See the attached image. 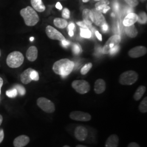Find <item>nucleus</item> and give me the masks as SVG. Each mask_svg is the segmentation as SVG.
Listing matches in <instances>:
<instances>
[{"mask_svg": "<svg viewBox=\"0 0 147 147\" xmlns=\"http://www.w3.org/2000/svg\"><path fill=\"white\" fill-rule=\"evenodd\" d=\"M112 16H114V14H112Z\"/></svg>", "mask_w": 147, "mask_h": 147, "instance_id": "54", "label": "nucleus"}, {"mask_svg": "<svg viewBox=\"0 0 147 147\" xmlns=\"http://www.w3.org/2000/svg\"><path fill=\"white\" fill-rule=\"evenodd\" d=\"M146 90V87L144 86H140L137 89L135 94L134 95V98L136 101L140 100L142 96L144 95Z\"/></svg>", "mask_w": 147, "mask_h": 147, "instance_id": "23", "label": "nucleus"}, {"mask_svg": "<svg viewBox=\"0 0 147 147\" xmlns=\"http://www.w3.org/2000/svg\"><path fill=\"white\" fill-rule=\"evenodd\" d=\"M30 142V138L26 135H21L16 137L13 142L15 147H24Z\"/></svg>", "mask_w": 147, "mask_h": 147, "instance_id": "14", "label": "nucleus"}, {"mask_svg": "<svg viewBox=\"0 0 147 147\" xmlns=\"http://www.w3.org/2000/svg\"><path fill=\"white\" fill-rule=\"evenodd\" d=\"M126 3L131 7H135L138 5V0H124Z\"/></svg>", "mask_w": 147, "mask_h": 147, "instance_id": "33", "label": "nucleus"}, {"mask_svg": "<svg viewBox=\"0 0 147 147\" xmlns=\"http://www.w3.org/2000/svg\"><path fill=\"white\" fill-rule=\"evenodd\" d=\"M6 95L7 96H8L9 98H14L16 97L18 95V92L16 89L14 88L13 89H10V90H8L6 92Z\"/></svg>", "mask_w": 147, "mask_h": 147, "instance_id": "30", "label": "nucleus"}, {"mask_svg": "<svg viewBox=\"0 0 147 147\" xmlns=\"http://www.w3.org/2000/svg\"><path fill=\"white\" fill-rule=\"evenodd\" d=\"M34 38L33 37H31L30 38V40L31 42H33L34 40Z\"/></svg>", "mask_w": 147, "mask_h": 147, "instance_id": "50", "label": "nucleus"}, {"mask_svg": "<svg viewBox=\"0 0 147 147\" xmlns=\"http://www.w3.org/2000/svg\"><path fill=\"white\" fill-rule=\"evenodd\" d=\"M27 59L30 62H34L38 57V49L35 46H31L28 49L26 53Z\"/></svg>", "mask_w": 147, "mask_h": 147, "instance_id": "15", "label": "nucleus"}, {"mask_svg": "<svg viewBox=\"0 0 147 147\" xmlns=\"http://www.w3.org/2000/svg\"><path fill=\"white\" fill-rule=\"evenodd\" d=\"M45 32L47 37L53 40H57L60 42L65 40V38L63 36V34L58 31L56 28L51 26H47L46 27Z\"/></svg>", "mask_w": 147, "mask_h": 147, "instance_id": "8", "label": "nucleus"}, {"mask_svg": "<svg viewBox=\"0 0 147 147\" xmlns=\"http://www.w3.org/2000/svg\"><path fill=\"white\" fill-rule=\"evenodd\" d=\"M37 105L47 113H53L55 111V106L51 100L41 97L38 99Z\"/></svg>", "mask_w": 147, "mask_h": 147, "instance_id": "6", "label": "nucleus"}, {"mask_svg": "<svg viewBox=\"0 0 147 147\" xmlns=\"http://www.w3.org/2000/svg\"><path fill=\"white\" fill-rule=\"evenodd\" d=\"M137 21L141 24H147V14L145 12H141L138 16V20Z\"/></svg>", "mask_w": 147, "mask_h": 147, "instance_id": "27", "label": "nucleus"}, {"mask_svg": "<svg viewBox=\"0 0 147 147\" xmlns=\"http://www.w3.org/2000/svg\"><path fill=\"white\" fill-rule=\"evenodd\" d=\"M63 147H69V146H63Z\"/></svg>", "mask_w": 147, "mask_h": 147, "instance_id": "52", "label": "nucleus"}, {"mask_svg": "<svg viewBox=\"0 0 147 147\" xmlns=\"http://www.w3.org/2000/svg\"><path fill=\"white\" fill-rule=\"evenodd\" d=\"M76 147H86V146H84V145H81V144H79V145H78V146H76Z\"/></svg>", "mask_w": 147, "mask_h": 147, "instance_id": "49", "label": "nucleus"}, {"mask_svg": "<svg viewBox=\"0 0 147 147\" xmlns=\"http://www.w3.org/2000/svg\"><path fill=\"white\" fill-rule=\"evenodd\" d=\"M0 56H1V50H0Z\"/></svg>", "mask_w": 147, "mask_h": 147, "instance_id": "55", "label": "nucleus"}, {"mask_svg": "<svg viewBox=\"0 0 147 147\" xmlns=\"http://www.w3.org/2000/svg\"><path fill=\"white\" fill-rule=\"evenodd\" d=\"M61 42H62V45H63L64 47L68 46L69 45V44H70L69 42L67 41V40H63V41Z\"/></svg>", "mask_w": 147, "mask_h": 147, "instance_id": "45", "label": "nucleus"}, {"mask_svg": "<svg viewBox=\"0 0 147 147\" xmlns=\"http://www.w3.org/2000/svg\"><path fill=\"white\" fill-rule=\"evenodd\" d=\"M20 15L28 26H35L39 21V18L36 11L30 6L22 9L20 11Z\"/></svg>", "mask_w": 147, "mask_h": 147, "instance_id": "2", "label": "nucleus"}, {"mask_svg": "<svg viewBox=\"0 0 147 147\" xmlns=\"http://www.w3.org/2000/svg\"><path fill=\"white\" fill-rule=\"evenodd\" d=\"M71 86L78 93L81 94L88 93L90 89L89 83L84 80L74 81L71 84Z\"/></svg>", "mask_w": 147, "mask_h": 147, "instance_id": "5", "label": "nucleus"}, {"mask_svg": "<svg viewBox=\"0 0 147 147\" xmlns=\"http://www.w3.org/2000/svg\"><path fill=\"white\" fill-rule=\"evenodd\" d=\"M24 57L22 53L15 51L10 53L6 59V63L11 68H16L20 67L24 63Z\"/></svg>", "mask_w": 147, "mask_h": 147, "instance_id": "3", "label": "nucleus"}, {"mask_svg": "<svg viewBox=\"0 0 147 147\" xmlns=\"http://www.w3.org/2000/svg\"><path fill=\"white\" fill-rule=\"evenodd\" d=\"M110 4V2L109 0H101L95 4V9L97 11H99L101 13L102 12L103 10L105 9V7Z\"/></svg>", "mask_w": 147, "mask_h": 147, "instance_id": "24", "label": "nucleus"}, {"mask_svg": "<svg viewBox=\"0 0 147 147\" xmlns=\"http://www.w3.org/2000/svg\"><path fill=\"white\" fill-rule=\"evenodd\" d=\"M70 118L76 121H89L92 117L88 113L80 111H74L70 112L69 115Z\"/></svg>", "mask_w": 147, "mask_h": 147, "instance_id": "9", "label": "nucleus"}, {"mask_svg": "<svg viewBox=\"0 0 147 147\" xmlns=\"http://www.w3.org/2000/svg\"><path fill=\"white\" fill-rule=\"evenodd\" d=\"M56 8L59 10H62L63 8V6L60 3V2H57V3L56 5Z\"/></svg>", "mask_w": 147, "mask_h": 147, "instance_id": "41", "label": "nucleus"}, {"mask_svg": "<svg viewBox=\"0 0 147 147\" xmlns=\"http://www.w3.org/2000/svg\"><path fill=\"white\" fill-rule=\"evenodd\" d=\"M74 135L75 138L79 141H84L87 138L88 131L85 126L80 125L75 129Z\"/></svg>", "mask_w": 147, "mask_h": 147, "instance_id": "11", "label": "nucleus"}, {"mask_svg": "<svg viewBox=\"0 0 147 147\" xmlns=\"http://www.w3.org/2000/svg\"><path fill=\"white\" fill-rule=\"evenodd\" d=\"M73 51L76 55H79L81 51V49L80 45L78 44H75L73 46Z\"/></svg>", "mask_w": 147, "mask_h": 147, "instance_id": "35", "label": "nucleus"}, {"mask_svg": "<svg viewBox=\"0 0 147 147\" xmlns=\"http://www.w3.org/2000/svg\"><path fill=\"white\" fill-rule=\"evenodd\" d=\"M2 121H3V118H2V116H1L0 115V125H1L2 123Z\"/></svg>", "mask_w": 147, "mask_h": 147, "instance_id": "48", "label": "nucleus"}, {"mask_svg": "<svg viewBox=\"0 0 147 147\" xmlns=\"http://www.w3.org/2000/svg\"><path fill=\"white\" fill-rule=\"evenodd\" d=\"M119 45H117L116 46H115L114 47L111 48V49L110 52V54L111 55H114L116 53H117L119 51Z\"/></svg>", "mask_w": 147, "mask_h": 147, "instance_id": "36", "label": "nucleus"}, {"mask_svg": "<svg viewBox=\"0 0 147 147\" xmlns=\"http://www.w3.org/2000/svg\"><path fill=\"white\" fill-rule=\"evenodd\" d=\"M93 65L92 63H88L86 64L81 69V74L82 75H86L88 73L90 69L92 68Z\"/></svg>", "mask_w": 147, "mask_h": 147, "instance_id": "28", "label": "nucleus"}, {"mask_svg": "<svg viewBox=\"0 0 147 147\" xmlns=\"http://www.w3.org/2000/svg\"><path fill=\"white\" fill-rule=\"evenodd\" d=\"M138 20V15L134 13H130L125 16L123 21L124 26H129L136 23Z\"/></svg>", "mask_w": 147, "mask_h": 147, "instance_id": "13", "label": "nucleus"}, {"mask_svg": "<svg viewBox=\"0 0 147 147\" xmlns=\"http://www.w3.org/2000/svg\"><path fill=\"white\" fill-rule=\"evenodd\" d=\"M118 145L119 137L116 134L110 135L105 143V147H118Z\"/></svg>", "mask_w": 147, "mask_h": 147, "instance_id": "17", "label": "nucleus"}, {"mask_svg": "<svg viewBox=\"0 0 147 147\" xmlns=\"http://www.w3.org/2000/svg\"><path fill=\"white\" fill-rule=\"evenodd\" d=\"M69 31V30H71L73 31L75 29V25L73 23H70L68 26Z\"/></svg>", "mask_w": 147, "mask_h": 147, "instance_id": "42", "label": "nucleus"}, {"mask_svg": "<svg viewBox=\"0 0 147 147\" xmlns=\"http://www.w3.org/2000/svg\"><path fill=\"white\" fill-rule=\"evenodd\" d=\"M138 75L136 71L128 70L121 74L119 79V82L122 85L130 86L134 84L138 80Z\"/></svg>", "mask_w": 147, "mask_h": 147, "instance_id": "4", "label": "nucleus"}, {"mask_svg": "<svg viewBox=\"0 0 147 147\" xmlns=\"http://www.w3.org/2000/svg\"><path fill=\"white\" fill-rule=\"evenodd\" d=\"M110 9V7H109V5L106 6L105 8V9L103 10L102 13H104V14H106L108 11H109Z\"/></svg>", "mask_w": 147, "mask_h": 147, "instance_id": "44", "label": "nucleus"}, {"mask_svg": "<svg viewBox=\"0 0 147 147\" xmlns=\"http://www.w3.org/2000/svg\"><path fill=\"white\" fill-rule=\"evenodd\" d=\"M113 8H114V9H115V11H118L119 10V3H115V4H114V7H113Z\"/></svg>", "mask_w": 147, "mask_h": 147, "instance_id": "43", "label": "nucleus"}, {"mask_svg": "<svg viewBox=\"0 0 147 147\" xmlns=\"http://www.w3.org/2000/svg\"><path fill=\"white\" fill-rule=\"evenodd\" d=\"M4 138V132L2 129H0V143L2 142Z\"/></svg>", "mask_w": 147, "mask_h": 147, "instance_id": "39", "label": "nucleus"}, {"mask_svg": "<svg viewBox=\"0 0 147 147\" xmlns=\"http://www.w3.org/2000/svg\"><path fill=\"white\" fill-rule=\"evenodd\" d=\"M80 36L82 38L89 39L92 37V32L89 28L81 27L80 28Z\"/></svg>", "mask_w": 147, "mask_h": 147, "instance_id": "25", "label": "nucleus"}, {"mask_svg": "<svg viewBox=\"0 0 147 147\" xmlns=\"http://www.w3.org/2000/svg\"><path fill=\"white\" fill-rule=\"evenodd\" d=\"M95 1H96V2H98V1H101V0H94Z\"/></svg>", "mask_w": 147, "mask_h": 147, "instance_id": "53", "label": "nucleus"}, {"mask_svg": "<svg viewBox=\"0 0 147 147\" xmlns=\"http://www.w3.org/2000/svg\"><path fill=\"white\" fill-rule=\"evenodd\" d=\"M95 35H96V37H97V38L100 40V41H102V36L101 34H100V33L98 31H95Z\"/></svg>", "mask_w": 147, "mask_h": 147, "instance_id": "40", "label": "nucleus"}, {"mask_svg": "<svg viewBox=\"0 0 147 147\" xmlns=\"http://www.w3.org/2000/svg\"><path fill=\"white\" fill-rule=\"evenodd\" d=\"M3 79H2L1 78H0V95H1V87H2V85H3Z\"/></svg>", "mask_w": 147, "mask_h": 147, "instance_id": "46", "label": "nucleus"}, {"mask_svg": "<svg viewBox=\"0 0 147 147\" xmlns=\"http://www.w3.org/2000/svg\"><path fill=\"white\" fill-rule=\"evenodd\" d=\"M74 63L67 58H63L53 64V72L62 77H65L71 73L74 68Z\"/></svg>", "mask_w": 147, "mask_h": 147, "instance_id": "1", "label": "nucleus"}, {"mask_svg": "<svg viewBox=\"0 0 147 147\" xmlns=\"http://www.w3.org/2000/svg\"><path fill=\"white\" fill-rule=\"evenodd\" d=\"M92 12V22L98 26L101 27L104 24L106 23L105 17L102 13L99 11H97L95 8L91 10Z\"/></svg>", "mask_w": 147, "mask_h": 147, "instance_id": "10", "label": "nucleus"}, {"mask_svg": "<svg viewBox=\"0 0 147 147\" xmlns=\"http://www.w3.org/2000/svg\"><path fill=\"white\" fill-rule=\"evenodd\" d=\"M32 70H33V69L30 68L27 69L26 70L24 71L20 75V79H21V82L24 84H28L32 81L30 76V74Z\"/></svg>", "mask_w": 147, "mask_h": 147, "instance_id": "18", "label": "nucleus"}, {"mask_svg": "<svg viewBox=\"0 0 147 147\" xmlns=\"http://www.w3.org/2000/svg\"><path fill=\"white\" fill-rule=\"evenodd\" d=\"M31 3L32 8L38 12H43L46 9L42 0H31Z\"/></svg>", "mask_w": 147, "mask_h": 147, "instance_id": "19", "label": "nucleus"}, {"mask_svg": "<svg viewBox=\"0 0 147 147\" xmlns=\"http://www.w3.org/2000/svg\"><path fill=\"white\" fill-rule=\"evenodd\" d=\"M30 76H31V79L32 81H37L39 80V74L36 70H35L34 69H33V70L32 71L31 74H30Z\"/></svg>", "mask_w": 147, "mask_h": 147, "instance_id": "31", "label": "nucleus"}, {"mask_svg": "<svg viewBox=\"0 0 147 147\" xmlns=\"http://www.w3.org/2000/svg\"><path fill=\"white\" fill-rule=\"evenodd\" d=\"M82 18L84 22L89 25H92L93 22L92 20V12L88 9H84L82 11Z\"/></svg>", "mask_w": 147, "mask_h": 147, "instance_id": "21", "label": "nucleus"}, {"mask_svg": "<svg viewBox=\"0 0 147 147\" xmlns=\"http://www.w3.org/2000/svg\"><path fill=\"white\" fill-rule=\"evenodd\" d=\"M70 12L68 8H64L62 11V16L64 19H68L70 18Z\"/></svg>", "mask_w": 147, "mask_h": 147, "instance_id": "32", "label": "nucleus"}, {"mask_svg": "<svg viewBox=\"0 0 147 147\" xmlns=\"http://www.w3.org/2000/svg\"><path fill=\"white\" fill-rule=\"evenodd\" d=\"M89 1V0H82V2L84 3H86V2H88Z\"/></svg>", "mask_w": 147, "mask_h": 147, "instance_id": "51", "label": "nucleus"}, {"mask_svg": "<svg viewBox=\"0 0 147 147\" xmlns=\"http://www.w3.org/2000/svg\"><path fill=\"white\" fill-rule=\"evenodd\" d=\"M124 28L125 32L128 37L134 38L137 36L138 31L134 24L129 26H125Z\"/></svg>", "mask_w": 147, "mask_h": 147, "instance_id": "20", "label": "nucleus"}, {"mask_svg": "<svg viewBox=\"0 0 147 147\" xmlns=\"http://www.w3.org/2000/svg\"><path fill=\"white\" fill-rule=\"evenodd\" d=\"M147 53V48L143 46H138L129 50L128 55L131 58H138L144 56Z\"/></svg>", "mask_w": 147, "mask_h": 147, "instance_id": "12", "label": "nucleus"}, {"mask_svg": "<svg viewBox=\"0 0 147 147\" xmlns=\"http://www.w3.org/2000/svg\"><path fill=\"white\" fill-rule=\"evenodd\" d=\"M54 25L59 28H65L68 26V21L62 18H55L53 20Z\"/></svg>", "mask_w": 147, "mask_h": 147, "instance_id": "22", "label": "nucleus"}, {"mask_svg": "<svg viewBox=\"0 0 147 147\" xmlns=\"http://www.w3.org/2000/svg\"><path fill=\"white\" fill-rule=\"evenodd\" d=\"M139 110L142 113H147V97L146 96L142 101L138 107Z\"/></svg>", "mask_w": 147, "mask_h": 147, "instance_id": "26", "label": "nucleus"}, {"mask_svg": "<svg viewBox=\"0 0 147 147\" xmlns=\"http://www.w3.org/2000/svg\"><path fill=\"white\" fill-rule=\"evenodd\" d=\"M14 88L16 89L17 92L20 95H24L26 94V89L25 87L20 84H16L14 86Z\"/></svg>", "mask_w": 147, "mask_h": 147, "instance_id": "29", "label": "nucleus"}, {"mask_svg": "<svg viewBox=\"0 0 147 147\" xmlns=\"http://www.w3.org/2000/svg\"><path fill=\"white\" fill-rule=\"evenodd\" d=\"M106 89V83L105 81L102 79H98L94 84L95 92L98 94H100L105 92Z\"/></svg>", "mask_w": 147, "mask_h": 147, "instance_id": "16", "label": "nucleus"}, {"mask_svg": "<svg viewBox=\"0 0 147 147\" xmlns=\"http://www.w3.org/2000/svg\"><path fill=\"white\" fill-rule=\"evenodd\" d=\"M127 147H140V146L136 142H131L128 145Z\"/></svg>", "mask_w": 147, "mask_h": 147, "instance_id": "38", "label": "nucleus"}, {"mask_svg": "<svg viewBox=\"0 0 147 147\" xmlns=\"http://www.w3.org/2000/svg\"><path fill=\"white\" fill-rule=\"evenodd\" d=\"M74 33L73 31H71V30H69V36L73 37L74 36Z\"/></svg>", "mask_w": 147, "mask_h": 147, "instance_id": "47", "label": "nucleus"}, {"mask_svg": "<svg viewBox=\"0 0 147 147\" xmlns=\"http://www.w3.org/2000/svg\"><path fill=\"white\" fill-rule=\"evenodd\" d=\"M121 41V38L119 35H113L106 42L105 46L102 49V53L104 54L110 53L111 48L117 45H119Z\"/></svg>", "mask_w": 147, "mask_h": 147, "instance_id": "7", "label": "nucleus"}, {"mask_svg": "<svg viewBox=\"0 0 147 147\" xmlns=\"http://www.w3.org/2000/svg\"><path fill=\"white\" fill-rule=\"evenodd\" d=\"M79 26L82 27V28H92V25H88L87 24H86V22H84V21H79L76 23Z\"/></svg>", "mask_w": 147, "mask_h": 147, "instance_id": "34", "label": "nucleus"}, {"mask_svg": "<svg viewBox=\"0 0 147 147\" xmlns=\"http://www.w3.org/2000/svg\"><path fill=\"white\" fill-rule=\"evenodd\" d=\"M101 28L102 31L104 32H106L107 31V30L109 29V26H108V25L106 23H105L103 25H102L101 26Z\"/></svg>", "mask_w": 147, "mask_h": 147, "instance_id": "37", "label": "nucleus"}]
</instances>
